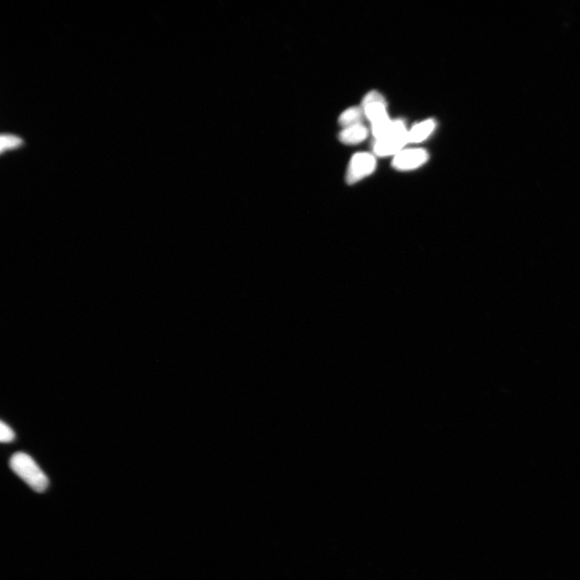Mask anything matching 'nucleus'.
Wrapping results in <instances>:
<instances>
[{
  "mask_svg": "<svg viewBox=\"0 0 580 580\" xmlns=\"http://www.w3.org/2000/svg\"><path fill=\"white\" fill-rule=\"evenodd\" d=\"M10 468L37 493H43L48 486V480L30 455L17 452L10 460Z\"/></svg>",
  "mask_w": 580,
  "mask_h": 580,
  "instance_id": "1",
  "label": "nucleus"
},
{
  "mask_svg": "<svg viewBox=\"0 0 580 580\" xmlns=\"http://www.w3.org/2000/svg\"><path fill=\"white\" fill-rule=\"evenodd\" d=\"M377 166L376 156L362 152L354 154L349 162L345 181L347 185H355L374 173Z\"/></svg>",
  "mask_w": 580,
  "mask_h": 580,
  "instance_id": "2",
  "label": "nucleus"
},
{
  "mask_svg": "<svg viewBox=\"0 0 580 580\" xmlns=\"http://www.w3.org/2000/svg\"><path fill=\"white\" fill-rule=\"evenodd\" d=\"M363 114L371 125L390 119L388 113L387 101L380 92L372 91L363 98L361 105Z\"/></svg>",
  "mask_w": 580,
  "mask_h": 580,
  "instance_id": "3",
  "label": "nucleus"
},
{
  "mask_svg": "<svg viewBox=\"0 0 580 580\" xmlns=\"http://www.w3.org/2000/svg\"><path fill=\"white\" fill-rule=\"evenodd\" d=\"M429 158V152L424 149H405L393 156L392 166L397 171H412L424 165Z\"/></svg>",
  "mask_w": 580,
  "mask_h": 580,
  "instance_id": "4",
  "label": "nucleus"
},
{
  "mask_svg": "<svg viewBox=\"0 0 580 580\" xmlns=\"http://www.w3.org/2000/svg\"><path fill=\"white\" fill-rule=\"evenodd\" d=\"M408 132L409 130L397 132L384 140L376 141L373 145V154L381 157L395 156L410 144Z\"/></svg>",
  "mask_w": 580,
  "mask_h": 580,
  "instance_id": "5",
  "label": "nucleus"
},
{
  "mask_svg": "<svg viewBox=\"0 0 580 580\" xmlns=\"http://www.w3.org/2000/svg\"><path fill=\"white\" fill-rule=\"evenodd\" d=\"M437 122L434 119H427L417 123L408 132L410 144H419L429 138L436 129Z\"/></svg>",
  "mask_w": 580,
  "mask_h": 580,
  "instance_id": "6",
  "label": "nucleus"
},
{
  "mask_svg": "<svg viewBox=\"0 0 580 580\" xmlns=\"http://www.w3.org/2000/svg\"><path fill=\"white\" fill-rule=\"evenodd\" d=\"M368 129L363 124L343 129L338 134V140L347 145H356L362 143L368 136Z\"/></svg>",
  "mask_w": 580,
  "mask_h": 580,
  "instance_id": "7",
  "label": "nucleus"
},
{
  "mask_svg": "<svg viewBox=\"0 0 580 580\" xmlns=\"http://www.w3.org/2000/svg\"><path fill=\"white\" fill-rule=\"evenodd\" d=\"M365 116L361 107H352L342 112L338 117V125L343 129L362 124L363 117Z\"/></svg>",
  "mask_w": 580,
  "mask_h": 580,
  "instance_id": "8",
  "label": "nucleus"
},
{
  "mask_svg": "<svg viewBox=\"0 0 580 580\" xmlns=\"http://www.w3.org/2000/svg\"><path fill=\"white\" fill-rule=\"evenodd\" d=\"M14 439V431L2 421L1 424H0V441L3 444H8V442H12Z\"/></svg>",
  "mask_w": 580,
  "mask_h": 580,
  "instance_id": "9",
  "label": "nucleus"
},
{
  "mask_svg": "<svg viewBox=\"0 0 580 580\" xmlns=\"http://www.w3.org/2000/svg\"><path fill=\"white\" fill-rule=\"evenodd\" d=\"M21 144V140L17 137L12 136H2L1 137V151L4 149H11V147H17Z\"/></svg>",
  "mask_w": 580,
  "mask_h": 580,
  "instance_id": "10",
  "label": "nucleus"
}]
</instances>
